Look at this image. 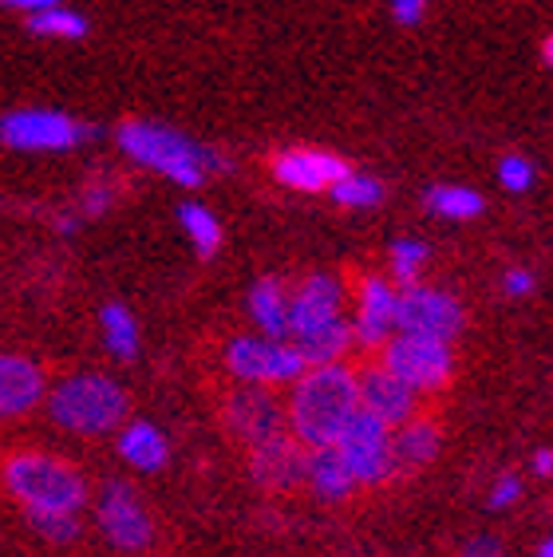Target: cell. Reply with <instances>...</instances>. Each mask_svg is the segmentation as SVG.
Wrapping results in <instances>:
<instances>
[{"instance_id": "1", "label": "cell", "mask_w": 553, "mask_h": 557, "mask_svg": "<svg viewBox=\"0 0 553 557\" xmlns=\"http://www.w3.org/2000/svg\"><path fill=\"white\" fill-rule=\"evenodd\" d=\"M356 411H360V387L344 360L305 368V375L288 384L285 428L305 450L332 447Z\"/></svg>"}, {"instance_id": "2", "label": "cell", "mask_w": 553, "mask_h": 557, "mask_svg": "<svg viewBox=\"0 0 553 557\" xmlns=\"http://www.w3.org/2000/svg\"><path fill=\"white\" fill-rule=\"evenodd\" d=\"M44 411L67 435L103 440V435H115L131 419V399H127V387L119 384L115 375L72 372L48 387Z\"/></svg>"}, {"instance_id": "3", "label": "cell", "mask_w": 553, "mask_h": 557, "mask_svg": "<svg viewBox=\"0 0 553 557\" xmlns=\"http://www.w3.org/2000/svg\"><path fill=\"white\" fill-rule=\"evenodd\" d=\"M115 143L135 166L159 174V178H167L174 186H202L213 171H225L222 154L198 147L182 131L167 127V123H150V119L119 123Z\"/></svg>"}, {"instance_id": "4", "label": "cell", "mask_w": 553, "mask_h": 557, "mask_svg": "<svg viewBox=\"0 0 553 557\" xmlns=\"http://www.w3.org/2000/svg\"><path fill=\"white\" fill-rule=\"evenodd\" d=\"M0 486L28 510H67L84 515L91 503V486L84 471L52 450H12L0 462Z\"/></svg>"}, {"instance_id": "5", "label": "cell", "mask_w": 553, "mask_h": 557, "mask_svg": "<svg viewBox=\"0 0 553 557\" xmlns=\"http://www.w3.org/2000/svg\"><path fill=\"white\" fill-rule=\"evenodd\" d=\"M91 518L103 542L119 554H147L155 546V518H150L143 494L123 479H111L91 498Z\"/></svg>"}, {"instance_id": "6", "label": "cell", "mask_w": 553, "mask_h": 557, "mask_svg": "<svg viewBox=\"0 0 553 557\" xmlns=\"http://www.w3.org/2000/svg\"><path fill=\"white\" fill-rule=\"evenodd\" d=\"M96 139V131L84 119L52 108H16L0 119V143L21 154H56V150H75Z\"/></svg>"}, {"instance_id": "7", "label": "cell", "mask_w": 553, "mask_h": 557, "mask_svg": "<svg viewBox=\"0 0 553 557\" xmlns=\"http://www.w3.org/2000/svg\"><path fill=\"white\" fill-rule=\"evenodd\" d=\"M222 364L234 384L249 387H281L305 375V360L288 341H269V336H234L225 344Z\"/></svg>"}, {"instance_id": "8", "label": "cell", "mask_w": 553, "mask_h": 557, "mask_svg": "<svg viewBox=\"0 0 553 557\" xmlns=\"http://www.w3.org/2000/svg\"><path fill=\"white\" fill-rule=\"evenodd\" d=\"M380 364L392 375H400L415 396H435L455 375V348L443 341H423V336L395 333L380 348Z\"/></svg>"}, {"instance_id": "9", "label": "cell", "mask_w": 553, "mask_h": 557, "mask_svg": "<svg viewBox=\"0 0 553 557\" xmlns=\"http://www.w3.org/2000/svg\"><path fill=\"white\" fill-rule=\"evenodd\" d=\"M332 447L344 459L356 486H380L392 479V428L372 411H356Z\"/></svg>"}, {"instance_id": "10", "label": "cell", "mask_w": 553, "mask_h": 557, "mask_svg": "<svg viewBox=\"0 0 553 557\" xmlns=\"http://www.w3.org/2000/svg\"><path fill=\"white\" fill-rule=\"evenodd\" d=\"M467 324V312L451 297L447 289H431V285H407L400 289V309H395V333L423 336V341H458Z\"/></svg>"}, {"instance_id": "11", "label": "cell", "mask_w": 553, "mask_h": 557, "mask_svg": "<svg viewBox=\"0 0 553 557\" xmlns=\"http://www.w3.org/2000/svg\"><path fill=\"white\" fill-rule=\"evenodd\" d=\"M225 428L234 440H242L245 447H257V443L273 440L285 428V404L273 396V387H249L237 384L230 396H225Z\"/></svg>"}, {"instance_id": "12", "label": "cell", "mask_w": 553, "mask_h": 557, "mask_svg": "<svg viewBox=\"0 0 553 557\" xmlns=\"http://www.w3.org/2000/svg\"><path fill=\"white\" fill-rule=\"evenodd\" d=\"M395 309H400V285L392 277H360L356 285V312L348 317L352 344L356 348H383L395 336Z\"/></svg>"}, {"instance_id": "13", "label": "cell", "mask_w": 553, "mask_h": 557, "mask_svg": "<svg viewBox=\"0 0 553 557\" xmlns=\"http://www.w3.org/2000/svg\"><path fill=\"white\" fill-rule=\"evenodd\" d=\"M344 305H348V289L336 273H309L305 281H297L288 289V341L344 317Z\"/></svg>"}, {"instance_id": "14", "label": "cell", "mask_w": 553, "mask_h": 557, "mask_svg": "<svg viewBox=\"0 0 553 557\" xmlns=\"http://www.w3.org/2000/svg\"><path fill=\"white\" fill-rule=\"evenodd\" d=\"M48 387L52 384L40 360L24 352H0V423L40 411Z\"/></svg>"}, {"instance_id": "15", "label": "cell", "mask_w": 553, "mask_h": 557, "mask_svg": "<svg viewBox=\"0 0 553 557\" xmlns=\"http://www.w3.org/2000/svg\"><path fill=\"white\" fill-rule=\"evenodd\" d=\"M348 171L352 166L341 159V154L320 150V147H293V150H281V154L273 159V178L297 194L332 190Z\"/></svg>"}, {"instance_id": "16", "label": "cell", "mask_w": 553, "mask_h": 557, "mask_svg": "<svg viewBox=\"0 0 553 557\" xmlns=\"http://www.w3.org/2000/svg\"><path fill=\"white\" fill-rule=\"evenodd\" d=\"M305 462H309V450L300 447L288 431L249 447V474L266 491H293V486H300L305 483Z\"/></svg>"}, {"instance_id": "17", "label": "cell", "mask_w": 553, "mask_h": 557, "mask_svg": "<svg viewBox=\"0 0 553 557\" xmlns=\"http://www.w3.org/2000/svg\"><path fill=\"white\" fill-rule=\"evenodd\" d=\"M356 387H360V408L372 411L376 419H383L388 428H400V423L419 416V396L383 364L360 368L356 372Z\"/></svg>"}, {"instance_id": "18", "label": "cell", "mask_w": 553, "mask_h": 557, "mask_svg": "<svg viewBox=\"0 0 553 557\" xmlns=\"http://www.w3.org/2000/svg\"><path fill=\"white\" fill-rule=\"evenodd\" d=\"M119 440V459L127 462L131 471H143V474H159L167 462H171V440H167V431L159 423H150V419H127L123 428L115 431Z\"/></svg>"}, {"instance_id": "19", "label": "cell", "mask_w": 553, "mask_h": 557, "mask_svg": "<svg viewBox=\"0 0 553 557\" xmlns=\"http://www.w3.org/2000/svg\"><path fill=\"white\" fill-rule=\"evenodd\" d=\"M439 455L435 419L415 416L400 428H392V474H415Z\"/></svg>"}, {"instance_id": "20", "label": "cell", "mask_w": 553, "mask_h": 557, "mask_svg": "<svg viewBox=\"0 0 553 557\" xmlns=\"http://www.w3.org/2000/svg\"><path fill=\"white\" fill-rule=\"evenodd\" d=\"M305 486L317 494L320 503H348L352 494L360 491L356 479L348 474V467H344V459L336 455V447L309 450V462H305Z\"/></svg>"}, {"instance_id": "21", "label": "cell", "mask_w": 553, "mask_h": 557, "mask_svg": "<svg viewBox=\"0 0 553 557\" xmlns=\"http://www.w3.org/2000/svg\"><path fill=\"white\" fill-rule=\"evenodd\" d=\"M249 321L257 336L288 341V285L281 277H261L249 289Z\"/></svg>"}, {"instance_id": "22", "label": "cell", "mask_w": 553, "mask_h": 557, "mask_svg": "<svg viewBox=\"0 0 553 557\" xmlns=\"http://www.w3.org/2000/svg\"><path fill=\"white\" fill-rule=\"evenodd\" d=\"M99 336H103V348L111 360L119 364H135L138 352H143V329H138V317L123 305V300H107L99 309Z\"/></svg>"}, {"instance_id": "23", "label": "cell", "mask_w": 553, "mask_h": 557, "mask_svg": "<svg viewBox=\"0 0 553 557\" xmlns=\"http://www.w3.org/2000/svg\"><path fill=\"white\" fill-rule=\"evenodd\" d=\"M293 348L300 352V360L309 368H320V364H341L344 356L356 348L352 344V324L348 317H336V321L329 324H317V329H309V333L293 336Z\"/></svg>"}, {"instance_id": "24", "label": "cell", "mask_w": 553, "mask_h": 557, "mask_svg": "<svg viewBox=\"0 0 553 557\" xmlns=\"http://www.w3.org/2000/svg\"><path fill=\"white\" fill-rule=\"evenodd\" d=\"M179 222H182V234L191 237V246L198 258H213L218 246H222V222L213 218L210 206L202 202H182L179 206Z\"/></svg>"}, {"instance_id": "25", "label": "cell", "mask_w": 553, "mask_h": 557, "mask_svg": "<svg viewBox=\"0 0 553 557\" xmlns=\"http://www.w3.org/2000/svg\"><path fill=\"white\" fill-rule=\"evenodd\" d=\"M28 28H33L36 36H44V40H79V36H87V16L67 9L64 0H60L52 9L33 12V16H28Z\"/></svg>"}, {"instance_id": "26", "label": "cell", "mask_w": 553, "mask_h": 557, "mask_svg": "<svg viewBox=\"0 0 553 557\" xmlns=\"http://www.w3.org/2000/svg\"><path fill=\"white\" fill-rule=\"evenodd\" d=\"M427 206H431L439 218L467 222V218H479L487 202H482V194L470 190V186H435V190H427Z\"/></svg>"}, {"instance_id": "27", "label": "cell", "mask_w": 553, "mask_h": 557, "mask_svg": "<svg viewBox=\"0 0 553 557\" xmlns=\"http://www.w3.org/2000/svg\"><path fill=\"white\" fill-rule=\"evenodd\" d=\"M329 194H332V202L344 206V210H372V206L383 202V183L372 178V174L348 171Z\"/></svg>"}, {"instance_id": "28", "label": "cell", "mask_w": 553, "mask_h": 557, "mask_svg": "<svg viewBox=\"0 0 553 557\" xmlns=\"http://www.w3.org/2000/svg\"><path fill=\"white\" fill-rule=\"evenodd\" d=\"M28 525L44 542L52 546H72L84 534V515H67V510H28Z\"/></svg>"}, {"instance_id": "29", "label": "cell", "mask_w": 553, "mask_h": 557, "mask_svg": "<svg viewBox=\"0 0 553 557\" xmlns=\"http://www.w3.org/2000/svg\"><path fill=\"white\" fill-rule=\"evenodd\" d=\"M427 269V246L423 242H415V237H404V242H395L392 249V281L400 289L407 285H419V273Z\"/></svg>"}, {"instance_id": "30", "label": "cell", "mask_w": 553, "mask_h": 557, "mask_svg": "<svg viewBox=\"0 0 553 557\" xmlns=\"http://www.w3.org/2000/svg\"><path fill=\"white\" fill-rule=\"evenodd\" d=\"M111 206H115V186L107 183V178H91L79 190V218H103Z\"/></svg>"}, {"instance_id": "31", "label": "cell", "mask_w": 553, "mask_h": 557, "mask_svg": "<svg viewBox=\"0 0 553 557\" xmlns=\"http://www.w3.org/2000/svg\"><path fill=\"white\" fill-rule=\"evenodd\" d=\"M533 162L530 159H521V154H506V159L499 162V183L506 186L511 194H521V190H530L533 186Z\"/></svg>"}, {"instance_id": "32", "label": "cell", "mask_w": 553, "mask_h": 557, "mask_svg": "<svg viewBox=\"0 0 553 557\" xmlns=\"http://www.w3.org/2000/svg\"><path fill=\"white\" fill-rule=\"evenodd\" d=\"M518 498H521V479H518V474H502L499 483L490 486V506H494V510H511Z\"/></svg>"}, {"instance_id": "33", "label": "cell", "mask_w": 553, "mask_h": 557, "mask_svg": "<svg viewBox=\"0 0 553 557\" xmlns=\"http://www.w3.org/2000/svg\"><path fill=\"white\" fill-rule=\"evenodd\" d=\"M423 9H427V0H392L395 21L404 24V28H415V24L423 21Z\"/></svg>"}, {"instance_id": "34", "label": "cell", "mask_w": 553, "mask_h": 557, "mask_svg": "<svg viewBox=\"0 0 553 557\" xmlns=\"http://www.w3.org/2000/svg\"><path fill=\"white\" fill-rule=\"evenodd\" d=\"M502 289H506V297H530V293H533V273H530V269H511V273H506V281H502Z\"/></svg>"}, {"instance_id": "35", "label": "cell", "mask_w": 553, "mask_h": 557, "mask_svg": "<svg viewBox=\"0 0 553 557\" xmlns=\"http://www.w3.org/2000/svg\"><path fill=\"white\" fill-rule=\"evenodd\" d=\"M4 9H12V12H24V16H33V12H40V9H52V4H60V0H0Z\"/></svg>"}, {"instance_id": "36", "label": "cell", "mask_w": 553, "mask_h": 557, "mask_svg": "<svg viewBox=\"0 0 553 557\" xmlns=\"http://www.w3.org/2000/svg\"><path fill=\"white\" fill-rule=\"evenodd\" d=\"M533 474H542V479H550L553 474V450L550 447L533 450Z\"/></svg>"}, {"instance_id": "37", "label": "cell", "mask_w": 553, "mask_h": 557, "mask_svg": "<svg viewBox=\"0 0 553 557\" xmlns=\"http://www.w3.org/2000/svg\"><path fill=\"white\" fill-rule=\"evenodd\" d=\"M463 557H502V554L494 546H490V542H479V546H470Z\"/></svg>"}, {"instance_id": "38", "label": "cell", "mask_w": 553, "mask_h": 557, "mask_svg": "<svg viewBox=\"0 0 553 557\" xmlns=\"http://www.w3.org/2000/svg\"><path fill=\"white\" fill-rule=\"evenodd\" d=\"M538 557H553V534H550V537H545L542 546H538Z\"/></svg>"}, {"instance_id": "39", "label": "cell", "mask_w": 553, "mask_h": 557, "mask_svg": "<svg viewBox=\"0 0 553 557\" xmlns=\"http://www.w3.org/2000/svg\"><path fill=\"white\" fill-rule=\"evenodd\" d=\"M542 55H545V64H550V67H553V36H550V40H545V44H542Z\"/></svg>"}]
</instances>
